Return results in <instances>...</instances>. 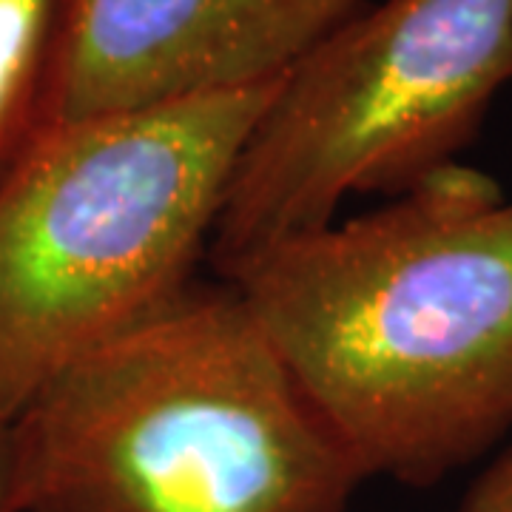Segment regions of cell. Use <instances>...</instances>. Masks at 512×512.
Wrapping results in <instances>:
<instances>
[{"label": "cell", "instance_id": "ba28073f", "mask_svg": "<svg viewBox=\"0 0 512 512\" xmlns=\"http://www.w3.org/2000/svg\"><path fill=\"white\" fill-rule=\"evenodd\" d=\"M0 512H20L18 461L12 424H0Z\"/></svg>", "mask_w": 512, "mask_h": 512}, {"label": "cell", "instance_id": "6da1fadb", "mask_svg": "<svg viewBox=\"0 0 512 512\" xmlns=\"http://www.w3.org/2000/svg\"><path fill=\"white\" fill-rule=\"evenodd\" d=\"M365 481L430 490L512 436V200L470 165L225 271Z\"/></svg>", "mask_w": 512, "mask_h": 512}, {"label": "cell", "instance_id": "277c9868", "mask_svg": "<svg viewBox=\"0 0 512 512\" xmlns=\"http://www.w3.org/2000/svg\"><path fill=\"white\" fill-rule=\"evenodd\" d=\"M512 80V0H382L276 86L239 154L208 254L248 256L336 220L348 197H402L458 163Z\"/></svg>", "mask_w": 512, "mask_h": 512}, {"label": "cell", "instance_id": "8992f818", "mask_svg": "<svg viewBox=\"0 0 512 512\" xmlns=\"http://www.w3.org/2000/svg\"><path fill=\"white\" fill-rule=\"evenodd\" d=\"M63 0H0V185L46 123Z\"/></svg>", "mask_w": 512, "mask_h": 512}, {"label": "cell", "instance_id": "5b68a950", "mask_svg": "<svg viewBox=\"0 0 512 512\" xmlns=\"http://www.w3.org/2000/svg\"><path fill=\"white\" fill-rule=\"evenodd\" d=\"M365 0H63L46 123L282 80Z\"/></svg>", "mask_w": 512, "mask_h": 512}, {"label": "cell", "instance_id": "3957f363", "mask_svg": "<svg viewBox=\"0 0 512 512\" xmlns=\"http://www.w3.org/2000/svg\"><path fill=\"white\" fill-rule=\"evenodd\" d=\"M276 83L52 123L0 185V424L188 288Z\"/></svg>", "mask_w": 512, "mask_h": 512}, {"label": "cell", "instance_id": "7a4b0ae2", "mask_svg": "<svg viewBox=\"0 0 512 512\" xmlns=\"http://www.w3.org/2000/svg\"><path fill=\"white\" fill-rule=\"evenodd\" d=\"M12 441L20 512H348L365 484L225 279L63 367Z\"/></svg>", "mask_w": 512, "mask_h": 512}, {"label": "cell", "instance_id": "52a82bcc", "mask_svg": "<svg viewBox=\"0 0 512 512\" xmlns=\"http://www.w3.org/2000/svg\"><path fill=\"white\" fill-rule=\"evenodd\" d=\"M456 512H512V439L504 441L473 478Z\"/></svg>", "mask_w": 512, "mask_h": 512}]
</instances>
